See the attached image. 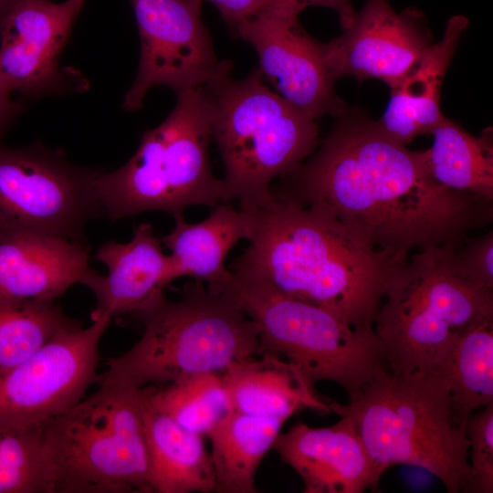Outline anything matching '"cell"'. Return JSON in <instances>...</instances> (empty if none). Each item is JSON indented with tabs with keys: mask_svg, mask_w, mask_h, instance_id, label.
<instances>
[{
	"mask_svg": "<svg viewBox=\"0 0 493 493\" xmlns=\"http://www.w3.org/2000/svg\"><path fill=\"white\" fill-rule=\"evenodd\" d=\"M319 151L278 191L324 214L362 244L406 257L457 245L492 219V201L455 191L364 115L344 111Z\"/></svg>",
	"mask_w": 493,
	"mask_h": 493,
	"instance_id": "cell-1",
	"label": "cell"
},
{
	"mask_svg": "<svg viewBox=\"0 0 493 493\" xmlns=\"http://www.w3.org/2000/svg\"><path fill=\"white\" fill-rule=\"evenodd\" d=\"M271 191L268 203L249 210L254 233L230 270L260 278L356 327L373 329L386 282L408 257L373 249L324 214Z\"/></svg>",
	"mask_w": 493,
	"mask_h": 493,
	"instance_id": "cell-2",
	"label": "cell"
},
{
	"mask_svg": "<svg viewBox=\"0 0 493 493\" xmlns=\"http://www.w3.org/2000/svg\"><path fill=\"white\" fill-rule=\"evenodd\" d=\"M330 411L350 418L380 482L395 465L436 477L449 493L466 492L471 468L466 426L452 415L448 390L431 370L405 375L378 371L347 404Z\"/></svg>",
	"mask_w": 493,
	"mask_h": 493,
	"instance_id": "cell-3",
	"label": "cell"
},
{
	"mask_svg": "<svg viewBox=\"0 0 493 493\" xmlns=\"http://www.w3.org/2000/svg\"><path fill=\"white\" fill-rule=\"evenodd\" d=\"M143 325L139 341L111 358L100 383L140 389L205 372L261 354L258 330L226 294L203 281L184 286L179 300L164 294L134 313Z\"/></svg>",
	"mask_w": 493,
	"mask_h": 493,
	"instance_id": "cell-4",
	"label": "cell"
},
{
	"mask_svg": "<svg viewBox=\"0 0 493 493\" xmlns=\"http://www.w3.org/2000/svg\"><path fill=\"white\" fill-rule=\"evenodd\" d=\"M231 72L203 88L224 164L226 203L237 200L241 209L252 210L271 200L274 179L294 172L313 152L318 126L271 90L258 68L241 79Z\"/></svg>",
	"mask_w": 493,
	"mask_h": 493,
	"instance_id": "cell-5",
	"label": "cell"
},
{
	"mask_svg": "<svg viewBox=\"0 0 493 493\" xmlns=\"http://www.w3.org/2000/svg\"><path fill=\"white\" fill-rule=\"evenodd\" d=\"M175 93L173 110L143 133L133 156L95 179L97 199L111 222L146 211L173 216L190 205L226 203L223 181L213 174L209 161L212 131L204 88Z\"/></svg>",
	"mask_w": 493,
	"mask_h": 493,
	"instance_id": "cell-6",
	"label": "cell"
},
{
	"mask_svg": "<svg viewBox=\"0 0 493 493\" xmlns=\"http://www.w3.org/2000/svg\"><path fill=\"white\" fill-rule=\"evenodd\" d=\"M454 246L410 254L386 282L373 330L393 374L429 369L458 336L493 319V290L459 272Z\"/></svg>",
	"mask_w": 493,
	"mask_h": 493,
	"instance_id": "cell-7",
	"label": "cell"
},
{
	"mask_svg": "<svg viewBox=\"0 0 493 493\" xmlns=\"http://www.w3.org/2000/svg\"><path fill=\"white\" fill-rule=\"evenodd\" d=\"M221 292L256 323L261 353L283 355L314 384L336 383L351 398L387 368L384 348L373 329L356 327L250 275L231 271Z\"/></svg>",
	"mask_w": 493,
	"mask_h": 493,
	"instance_id": "cell-8",
	"label": "cell"
},
{
	"mask_svg": "<svg viewBox=\"0 0 493 493\" xmlns=\"http://www.w3.org/2000/svg\"><path fill=\"white\" fill-rule=\"evenodd\" d=\"M44 429L56 493L152 492L141 388L100 383Z\"/></svg>",
	"mask_w": 493,
	"mask_h": 493,
	"instance_id": "cell-9",
	"label": "cell"
},
{
	"mask_svg": "<svg viewBox=\"0 0 493 493\" xmlns=\"http://www.w3.org/2000/svg\"><path fill=\"white\" fill-rule=\"evenodd\" d=\"M100 172L40 142H0V240L45 234L85 242L86 226L103 215L94 189Z\"/></svg>",
	"mask_w": 493,
	"mask_h": 493,
	"instance_id": "cell-10",
	"label": "cell"
},
{
	"mask_svg": "<svg viewBox=\"0 0 493 493\" xmlns=\"http://www.w3.org/2000/svg\"><path fill=\"white\" fill-rule=\"evenodd\" d=\"M111 318L59 331L26 360L0 375V427L47 424L84 397L98 379L99 347Z\"/></svg>",
	"mask_w": 493,
	"mask_h": 493,
	"instance_id": "cell-11",
	"label": "cell"
},
{
	"mask_svg": "<svg viewBox=\"0 0 493 493\" xmlns=\"http://www.w3.org/2000/svg\"><path fill=\"white\" fill-rule=\"evenodd\" d=\"M141 40L136 78L123 108L142 107L148 91L168 86L175 92L204 87L232 68L220 61L201 16L202 0H131Z\"/></svg>",
	"mask_w": 493,
	"mask_h": 493,
	"instance_id": "cell-12",
	"label": "cell"
},
{
	"mask_svg": "<svg viewBox=\"0 0 493 493\" xmlns=\"http://www.w3.org/2000/svg\"><path fill=\"white\" fill-rule=\"evenodd\" d=\"M298 7L266 3L239 20L231 31L252 46L264 79L275 91L313 120L338 117L345 104L325 65L322 43L301 26Z\"/></svg>",
	"mask_w": 493,
	"mask_h": 493,
	"instance_id": "cell-13",
	"label": "cell"
},
{
	"mask_svg": "<svg viewBox=\"0 0 493 493\" xmlns=\"http://www.w3.org/2000/svg\"><path fill=\"white\" fill-rule=\"evenodd\" d=\"M85 1L17 0L0 16V69L11 92L37 98L85 88L77 71L58 65Z\"/></svg>",
	"mask_w": 493,
	"mask_h": 493,
	"instance_id": "cell-14",
	"label": "cell"
},
{
	"mask_svg": "<svg viewBox=\"0 0 493 493\" xmlns=\"http://www.w3.org/2000/svg\"><path fill=\"white\" fill-rule=\"evenodd\" d=\"M433 44L425 14L416 7L396 12L389 0H366L351 23L328 43L323 58L332 79H375L390 89L416 66Z\"/></svg>",
	"mask_w": 493,
	"mask_h": 493,
	"instance_id": "cell-15",
	"label": "cell"
},
{
	"mask_svg": "<svg viewBox=\"0 0 493 493\" xmlns=\"http://www.w3.org/2000/svg\"><path fill=\"white\" fill-rule=\"evenodd\" d=\"M304 483L306 493H362L379 481L352 421L326 427L297 423L279 434L273 447Z\"/></svg>",
	"mask_w": 493,
	"mask_h": 493,
	"instance_id": "cell-16",
	"label": "cell"
},
{
	"mask_svg": "<svg viewBox=\"0 0 493 493\" xmlns=\"http://www.w3.org/2000/svg\"><path fill=\"white\" fill-rule=\"evenodd\" d=\"M161 244L152 225L142 223L129 242L109 240L99 246L95 257L108 273L100 275L90 268L80 282L96 299L91 319L134 314L163 295L173 280L170 255L164 254Z\"/></svg>",
	"mask_w": 493,
	"mask_h": 493,
	"instance_id": "cell-17",
	"label": "cell"
},
{
	"mask_svg": "<svg viewBox=\"0 0 493 493\" xmlns=\"http://www.w3.org/2000/svg\"><path fill=\"white\" fill-rule=\"evenodd\" d=\"M82 241L24 234L0 240V298L56 300L90 269Z\"/></svg>",
	"mask_w": 493,
	"mask_h": 493,
	"instance_id": "cell-18",
	"label": "cell"
},
{
	"mask_svg": "<svg viewBox=\"0 0 493 493\" xmlns=\"http://www.w3.org/2000/svg\"><path fill=\"white\" fill-rule=\"evenodd\" d=\"M261 355L235 362L221 373L230 410L286 421L303 409L331 412V400L320 395L297 365L268 351Z\"/></svg>",
	"mask_w": 493,
	"mask_h": 493,
	"instance_id": "cell-19",
	"label": "cell"
},
{
	"mask_svg": "<svg viewBox=\"0 0 493 493\" xmlns=\"http://www.w3.org/2000/svg\"><path fill=\"white\" fill-rule=\"evenodd\" d=\"M468 19L461 15L446 23L442 38L433 43L416 66L394 88L379 127L403 145L432 133L444 118L440 108L441 88Z\"/></svg>",
	"mask_w": 493,
	"mask_h": 493,
	"instance_id": "cell-20",
	"label": "cell"
},
{
	"mask_svg": "<svg viewBox=\"0 0 493 493\" xmlns=\"http://www.w3.org/2000/svg\"><path fill=\"white\" fill-rule=\"evenodd\" d=\"M174 226L162 243L170 249L172 278L192 277L220 293L231 275L225 266L229 251L254 233L251 211L220 203L203 221L188 223L184 214L173 215Z\"/></svg>",
	"mask_w": 493,
	"mask_h": 493,
	"instance_id": "cell-21",
	"label": "cell"
},
{
	"mask_svg": "<svg viewBox=\"0 0 493 493\" xmlns=\"http://www.w3.org/2000/svg\"><path fill=\"white\" fill-rule=\"evenodd\" d=\"M141 399L152 492L215 490L214 467L203 435L188 431L156 409L144 388H141Z\"/></svg>",
	"mask_w": 493,
	"mask_h": 493,
	"instance_id": "cell-22",
	"label": "cell"
},
{
	"mask_svg": "<svg viewBox=\"0 0 493 493\" xmlns=\"http://www.w3.org/2000/svg\"><path fill=\"white\" fill-rule=\"evenodd\" d=\"M286 420L230 410L208 433L218 493H256L257 470Z\"/></svg>",
	"mask_w": 493,
	"mask_h": 493,
	"instance_id": "cell-23",
	"label": "cell"
},
{
	"mask_svg": "<svg viewBox=\"0 0 493 493\" xmlns=\"http://www.w3.org/2000/svg\"><path fill=\"white\" fill-rule=\"evenodd\" d=\"M427 370L446 385L454 421L462 426L493 403V319L458 336Z\"/></svg>",
	"mask_w": 493,
	"mask_h": 493,
	"instance_id": "cell-24",
	"label": "cell"
},
{
	"mask_svg": "<svg viewBox=\"0 0 493 493\" xmlns=\"http://www.w3.org/2000/svg\"><path fill=\"white\" fill-rule=\"evenodd\" d=\"M431 134L432 146L422 151L430 175L446 188L492 201V129L474 136L444 116Z\"/></svg>",
	"mask_w": 493,
	"mask_h": 493,
	"instance_id": "cell-25",
	"label": "cell"
},
{
	"mask_svg": "<svg viewBox=\"0 0 493 493\" xmlns=\"http://www.w3.org/2000/svg\"><path fill=\"white\" fill-rule=\"evenodd\" d=\"M81 326L56 300L0 298V375L26 360L59 331Z\"/></svg>",
	"mask_w": 493,
	"mask_h": 493,
	"instance_id": "cell-26",
	"label": "cell"
},
{
	"mask_svg": "<svg viewBox=\"0 0 493 493\" xmlns=\"http://www.w3.org/2000/svg\"><path fill=\"white\" fill-rule=\"evenodd\" d=\"M144 388L151 403L178 425L204 435L230 411L221 373H198Z\"/></svg>",
	"mask_w": 493,
	"mask_h": 493,
	"instance_id": "cell-27",
	"label": "cell"
},
{
	"mask_svg": "<svg viewBox=\"0 0 493 493\" xmlns=\"http://www.w3.org/2000/svg\"><path fill=\"white\" fill-rule=\"evenodd\" d=\"M44 426L0 427V493H56Z\"/></svg>",
	"mask_w": 493,
	"mask_h": 493,
	"instance_id": "cell-28",
	"label": "cell"
},
{
	"mask_svg": "<svg viewBox=\"0 0 493 493\" xmlns=\"http://www.w3.org/2000/svg\"><path fill=\"white\" fill-rule=\"evenodd\" d=\"M471 476L467 493L493 492V403L471 414L467 421Z\"/></svg>",
	"mask_w": 493,
	"mask_h": 493,
	"instance_id": "cell-29",
	"label": "cell"
},
{
	"mask_svg": "<svg viewBox=\"0 0 493 493\" xmlns=\"http://www.w3.org/2000/svg\"><path fill=\"white\" fill-rule=\"evenodd\" d=\"M459 272L475 285L493 290V233L467 236L453 246Z\"/></svg>",
	"mask_w": 493,
	"mask_h": 493,
	"instance_id": "cell-30",
	"label": "cell"
},
{
	"mask_svg": "<svg viewBox=\"0 0 493 493\" xmlns=\"http://www.w3.org/2000/svg\"><path fill=\"white\" fill-rule=\"evenodd\" d=\"M266 3L289 5L296 6L302 11L309 5L330 8L337 13L342 29L346 28L351 23L356 14L351 0H261L257 7Z\"/></svg>",
	"mask_w": 493,
	"mask_h": 493,
	"instance_id": "cell-31",
	"label": "cell"
},
{
	"mask_svg": "<svg viewBox=\"0 0 493 493\" xmlns=\"http://www.w3.org/2000/svg\"><path fill=\"white\" fill-rule=\"evenodd\" d=\"M11 94L0 69V137L21 111V105L12 100Z\"/></svg>",
	"mask_w": 493,
	"mask_h": 493,
	"instance_id": "cell-32",
	"label": "cell"
},
{
	"mask_svg": "<svg viewBox=\"0 0 493 493\" xmlns=\"http://www.w3.org/2000/svg\"><path fill=\"white\" fill-rule=\"evenodd\" d=\"M17 0H0V16Z\"/></svg>",
	"mask_w": 493,
	"mask_h": 493,
	"instance_id": "cell-33",
	"label": "cell"
}]
</instances>
